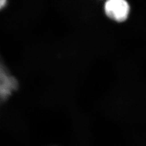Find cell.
Returning <instances> with one entry per match:
<instances>
[{"mask_svg": "<svg viewBox=\"0 0 146 146\" xmlns=\"http://www.w3.org/2000/svg\"><path fill=\"white\" fill-rule=\"evenodd\" d=\"M16 87V80L9 75L5 67L0 62V102L7 99Z\"/></svg>", "mask_w": 146, "mask_h": 146, "instance_id": "cell-2", "label": "cell"}, {"mask_svg": "<svg viewBox=\"0 0 146 146\" xmlns=\"http://www.w3.org/2000/svg\"><path fill=\"white\" fill-rule=\"evenodd\" d=\"M7 1L5 0H0V9L3 8L7 4Z\"/></svg>", "mask_w": 146, "mask_h": 146, "instance_id": "cell-3", "label": "cell"}, {"mask_svg": "<svg viewBox=\"0 0 146 146\" xmlns=\"http://www.w3.org/2000/svg\"><path fill=\"white\" fill-rule=\"evenodd\" d=\"M129 5L125 0H109L104 5L106 15L117 22L125 21L129 15Z\"/></svg>", "mask_w": 146, "mask_h": 146, "instance_id": "cell-1", "label": "cell"}]
</instances>
